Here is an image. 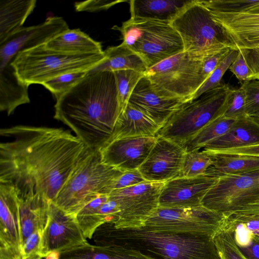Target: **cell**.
<instances>
[{
    "instance_id": "cell-1",
    "label": "cell",
    "mask_w": 259,
    "mask_h": 259,
    "mask_svg": "<svg viewBox=\"0 0 259 259\" xmlns=\"http://www.w3.org/2000/svg\"><path fill=\"white\" fill-rule=\"evenodd\" d=\"M0 136V183L19 198L40 194L54 201L89 149L60 128L19 125L1 128Z\"/></svg>"
},
{
    "instance_id": "cell-2",
    "label": "cell",
    "mask_w": 259,
    "mask_h": 259,
    "mask_svg": "<svg viewBox=\"0 0 259 259\" xmlns=\"http://www.w3.org/2000/svg\"><path fill=\"white\" fill-rule=\"evenodd\" d=\"M121 112L113 72L88 74L56 99L54 118L70 127L90 149L108 142Z\"/></svg>"
},
{
    "instance_id": "cell-3",
    "label": "cell",
    "mask_w": 259,
    "mask_h": 259,
    "mask_svg": "<svg viewBox=\"0 0 259 259\" xmlns=\"http://www.w3.org/2000/svg\"><path fill=\"white\" fill-rule=\"evenodd\" d=\"M92 238L96 245L122 246L153 259H221L209 236L153 231L144 227L117 229L107 222L96 229Z\"/></svg>"
},
{
    "instance_id": "cell-4",
    "label": "cell",
    "mask_w": 259,
    "mask_h": 259,
    "mask_svg": "<svg viewBox=\"0 0 259 259\" xmlns=\"http://www.w3.org/2000/svg\"><path fill=\"white\" fill-rule=\"evenodd\" d=\"M106 58L101 53L69 54L47 48L45 44L18 53L10 64L23 83L42 84L64 74L90 71Z\"/></svg>"
},
{
    "instance_id": "cell-5",
    "label": "cell",
    "mask_w": 259,
    "mask_h": 259,
    "mask_svg": "<svg viewBox=\"0 0 259 259\" xmlns=\"http://www.w3.org/2000/svg\"><path fill=\"white\" fill-rule=\"evenodd\" d=\"M124 172L104 164L99 150L89 149L53 201L67 213L75 215L89 202Z\"/></svg>"
},
{
    "instance_id": "cell-6",
    "label": "cell",
    "mask_w": 259,
    "mask_h": 259,
    "mask_svg": "<svg viewBox=\"0 0 259 259\" xmlns=\"http://www.w3.org/2000/svg\"><path fill=\"white\" fill-rule=\"evenodd\" d=\"M122 42L137 53L149 68L184 52L181 37L171 23L156 20L129 19L120 27Z\"/></svg>"
},
{
    "instance_id": "cell-7",
    "label": "cell",
    "mask_w": 259,
    "mask_h": 259,
    "mask_svg": "<svg viewBox=\"0 0 259 259\" xmlns=\"http://www.w3.org/2000/svg\"><path fill=\"white\" fill-rule=\"evenodd\" d=\"M232 89L225 83L182 105L158 132L160 136L183 146L202 128L222 116Z\"/></svg>"
},
{
    "instance_id": "cell-8",
    "label": "cell",
    "mask_w": 259,
    "mask_h": 259,
    "mask_svg": "<svg viewBox=\"0 0 259 259\" xmlns=\"http://www.w3.org/2000/svg\"><path fill=\"white\" fill-rule=\"evenodd\" d=\"M170 23L181 37L184 52L202 59L225 49L238 50L199 0H193Z\"/></svg>"
},
{
    "instance_id": "cell-9",
    "label": "cell",
    "mask_w": 259,
    "mask_h": 259,
    "mask_svg": "<svg viewBox=\"0 0 259 259\" xmlns=\"http://www.w3.org/2000/svg\"><path fill=\"white\" fill-rule=\"evenodd\" d=\"M202 59L183 52L148 68L145 75L161 96L188 102L206 80Z\"/></svg>"
},
{
    "instance_id": "cell-10",
    "label": "cell",
    "mask_w": 259,
    "mask_h": 259,
    "mask_svg": "<svg viewBox=\"0 0 259 259\" xmlns=\"http://www.w3.org/2000/svg\"><path fill=\"white\" fill-rule=\"evenodd\" d=\"M225 219L223 213L202 205L186 208L158 207L144 227L153 231L213 237L222 228Z\"/></svg>"
},
{
    "instance_id": "cell-11",
    "label": "cell",
    "mask_w": 259,
    "mask_h": 259,
    "mask_svg": "<svg viewBox=\"0 0 259 259\" xmlns=\"http://www.w3.org/2000/svg\"><path fill=\"white\" fill-rule=\"evenodd\" d=\"M257 202L259 169L218 178L203 197L201 204L210 209L228 213Z\"/></svg>"
},
{
    "instance_id": "cell-12",
    "label": "cell",
    "mask_w": 259,
    "mask_h": 259,
    "mask_svg": "<svg viewBox=\"0 0 259 259\" xmlns=\"http://www.w3.org/2000/svg\"><path fill=\"white\" fill-rule=\"evenodd\" d=\"M164 182L145 181L112 191L109 198L117 204L119 213L112 223L117 229L139 228L159 207V198Z\"/></svg>"
},
{
    "instance_id": "cell-13",
    "label": "cell",
    "mask_w": 259,
    "mask_h": 259,
    "mask_svg": "<svg viewBox=\"0 0 259 259\" xmlns=\"http://www.w3.org/2000/svg\"><path fill=\"white\" fill-rule=\"evenodd\" d=\"M76 218L53 202L43 233L44 257L50 252H62L87 243Z\"/></svg>"
},
{
    "instance_id": "cell-14",
    "label": "cell",
    "mask_w": 259,
    "mask_h": 259,
    "mask_svg": "<svg viewBox=\"0 0 259 259\" xmlns=\"http://www.w3.org/2000/svg\"><path fill=\"white\" fill-rule=\"evenodd\" d=\"M69 29L60 17H52L39 24L22 27L0 44V67L11 63L20 52L38 47Z\"/></svg>"
},
{
    "instance_id": "cell-15",
    "label": "cell",
    "mask_w": 259,
    "mask_h": 259,
    "mask_svg": "<svg viewBox=\"0 0 259 259\" xmlns=\"http://www.w3.org/2000/svg\"><path fill=\"white\" fill-rule=\"evenodd\" d=\"M156 137L155 144L139 171L147 181L165 182L179 177L185 150L172 141Z\"/></svg>"
},
{
    "instance_id": "cell-16",
    "label": "cell",
    "mask_w": 259,
    "mask_h": 259,
    "mask_svg": "<svg viewBox=\"0 0 259 259\" xmlns=\"http://www.w3.org/2000/svg\"><path fill=\"white\" fill-rule=\"evenodd\" d=\"M156 140V137H125L113 140L99 150L102 161L122 172L139 169Z\"/></svg>"
},
{
    "instance_id": "cell-17",
    "label": "cell",
    "mask_w": 259,
    "mask_h": 259,
    "mask_svg": "<svg viewBox=\"0 0 259 259\" xmlns=\"http://www.w3.org/2000/svg\"><path fill=\"white\" fill-rule=\"evenodd\" d=\"M218 178L201 175L179 177L164 182L159 198V207H194L202 205L203 197Z\"/></svg>"
},
{
    "instance_id": "cell-18",
    "label": "cell",
    "mask_w": 259,
    "mask_h": 259,
    "mask_svg": "<svg viewBox=\"0 0 259 259\" xmlns=\"http://www.w3.org/2000/svg\"><path fill=\"white\" fill-rule=\"evenodd\" d=\"M186 102L161 96L145 75L133 91L128 104L142 112L161 127L172 114Z\"/></svg>"
},
{
    "instance_id": "cell-19",
    "label": "cell",
    "mask_w": 259,
    "mask_h": 259,
    "mask_svg": "<svg viewBox=\"0 0 259 259\" xmlns=\"http://www.w3.org/2000/svg\"><path fill=\"white\" fill-rule=\"evenodd\" d=\"M0 246L21 250L19 207L16 193L10 186L0 183Z\"/></svg>"
},
{
    "instance_id": "cell-20",
    "label": "cell",
    "mask_w": 259,
    "mask_h": 259,
    "mask_svg": "<svg viewBox=\"0 0 259 259\" xmlns=\"http://www.w3.org/2000/svg\"><path fill=\"white\" fill-rule=\"evenodd\" d=\"M259 145V122L249 115L237 119L222 136L208 143L203 149L219 150Z\"/></svg>"
},
{
    "instance_id": "cell-21",
    "label": "cell",
    "mask_w": 259,
    "mask_h": 259,
    "mask_svg": "<svg viewBox=\"0 0 259 259\" xmlns=\"http://www.w3.org/2000/svg\"><path fill=\"white\" fill-rule=\"evenodd\" d=\"M21 234V247L27 237L37 230L44 231L50 202L40 194L25 198L17 197Z\"/></svg>"
},
{
    "instance_id": "cell-22",
    "label": "cell",
    "mask_w": 259,
    "mask_h": 259,
    "mask_svg": "<svg viewBox=\"0 0 259 259\" xmlns=\"http://www.w3.org/2000/svg\"><path fill=\"white\" fill-rule=\"evenodd\" d=\"M160 128L142 112L127 104L120 112L107 144L125 137H156Z\"/></svg>"
},
{
    "instance_id": "cell-23",
    "label": "cell",
    "mask_w": 259,
    "mask_h": 259,
    "mask_svg": "<svg viewBox=\"0 0 259 259\" xmlns=\"http://www.w3.org/2000/svg\"><path fill=\"white\" fill-rule=\"evenodd\" d=\"M193 0H132L131 18L171 23Z\"/></svg>"
},
{
    "instance_id": "cell-24",
    "label": "cell",
    "mask_w": 259,
    "mask_h": 259,
    "mask_svg": "<svg viewBox=\"0 0 259 259\" xmlns=\"http://www.w3.org/2000/svg\"><path fill=\"white\" fill-rule=\"evenodd\" d=\"M28 87L18 78L10 63L0 67V110L10 115L19 106L29 103Z\"/></svg>"
},
{
    "instance_id": "cell-25",
    "label": "cell",
    "mask_w": 259,
    "mask_h": 259,
    "mask_svg": "<svg viewBox=\"0 0 259 259\" xmlns=\"http://www.w3.org/2000/svg\"><path fill=\"white\" fill-rule=\"evenodd\" d=\"M209 155L212 163L203 175L219 178L259 169V156L249 155L222 154L202 150Z\"/></svg>"
},
{
    "instance_id": "cell-26",
    "label": "cell",
    "mask_w": 259,
    "mask_h": 259,
    "mask_svg": "<svg viewBox=\"0 0 259 259\" xmlns=\"http://www.w3.org/2000/svg\"><path fill=\"white\" fill-rule=\"evenodd\" d=\"M60 259H153L133 249L116 245L98 246L88 242L60 253Z\"/></svg>"
},
{
    "instance_id": "cell-27",
    "label": "cell",
    "mask_w": 259,
    "mask_h": 259,
    "mask_svg": "<svg viewBox=\"0 0 259 259\" xmlns=\"http://www.w3.org/2000/svg\"><path fill=\"white\" fill-rule=\"evenodd\" d=\"M36 3L35 0L0 1V44L23 27Z\"/></svg>"
},
{
    "instance_id": "cell-28",
    "label": "cell",
    "mask_w": 259,
    "mask_h": 259,
    "mask_svg": "<svg viewBox=\"0 0 259 259\" xmlns=\"http://www.w3.org/2000/svg\"><path fill=\"white\" fill-rule=\"evenodd\" d=\"M50 50L69 54L103 53L101 42L79 29H68L45 44Z\"/></svg>"
},
{
    "instance_id": "cell-29",
    "label": "cell",
    "mask_w": 259,
    "mask_h": 259,
    "mask_svg": "<svg viewBox=\"0 0 259 259\" xmlns=\"http://www.w3.org/2000/svg\"><path fill=\"white\" fill-rule=\"evenodd\" d=\"M105 59L88 73L130 69L145 74L148 67L143 59L124 43L110 47L104 51Z\"/></svg>"
},
{
    "instance_id": "cell-30",
    "label": "cell",
    "mask_w": 259,
    "mask_h": 259,
    "mask_svg": "<svg viewBox=\"0 0 259 259\" xmlns=\"http://www.w3.org/2000/svg\"><path fill=\"white\" fill-rule=\"evenodd\" d=\"M212 16L238 50L259 49V22L236 21Z\"/></svg>"
},
{
    "instance_id": "cell-31",
    "label": "cell",
    "mask_w": 259,
    "mask_h": 259,
    "mask_svg": "<svg viewBox=\"0 0 259 259\" xmlns=\"http://www.w3.org/2000/svg\"><path fill=\"white\" fill-rule=\"evenodd\" d=\"M235 120L221 116L205 126L182 147L186 152L200 150L209 142L225 134Z\"/></svg>"
},
{
    "instance_id": "cell-32",
    "label": "cell",
    "mask_w": 259,
    "mask_h": 259,
    "mask_svg": "<svg viewBox=\"0 0 259 259\" xmlns=\"http://www.w3.org/2000/svg\"><path fill=\"white\" fill-rule=\"evenodd\" d=\"M109 199V195L101 194L84 206L76 218L85 238L92 239L96 229L103 224L99 214L101 206Z\"/></svg>"
},
{
    "instance_id": "cell-33",
    "label": "cell",
    "mask_w": 259,
    "mask_h": 259,
    "mask_svg": "<svg viewBox=\"0 0 259 259\" xmlns=\"http://www.w3.org/2000/svg\"><path fill=\"white\" fill-rule=\"evenodd\" d=\"M113 72L122 111L127 105L130 97L136 85L145 74L130 69L117 70Z\"/></svg>"
},
{
    "instance_id": "cell-34",
    "label": "cell",
    "mask_w": 259,
    "mask_h": 259,
    "mask_svg": "<svg viewBox=\"0 0 259 259\" xmlns=\"http://www.w3.org/2000/svg\"><path fill=\"white\" fill-rule=\"evenodd\" d=\"M212 163L210 156L202 150L186 152L180 177L190 178L203 175Z\"/></svg>"
},
{
    "instance_id": "cell-35",
    "label": "cell",
    "mask_w": 259,
    "mask_h": 259,
    "mask_svg": "<svg viewBox=\"0 0 259 259\" xmlns=\"http://www.w3.org/2000/svg\"><path fill=\"white\" fill-rule=\"evenodd\" d=\"M210 12L223 14L247 13L259 0H199Z\"/></svg>"
},
{
    "instance_id": "cell-36",
    "label": "cell",
    "mask_w": 259,
    "mask_h": 259,
    "mask_svg": "<svg viewBox=\"0 0 259 259\" xmlns=\"http://www.w3.org/2000/svg\"><path fill=\"white\" fill-rule=\"evenodd\" d=\"M213 239L221 259H248L237 245L231 228L222 227Z\"/></svg>"
},
{
    "instance_id": "cell-37",
    "label": "cell",
    "mask_w": 259,
    "mask_h": 259,
    "mask_svg": "<svg viewBox=\"0 0 259 259\" xmlns=\"http://www.w3.org/2000/svg\"><path fill=\"white\" fill-rule=\"evenodd\" d=\"M238 54V51L230 50L220 60L209 76L194 95L193 100L197 99L205 92L219 86L226 71Z\"/></svg>"
},
{
    "instance_id": "cell-38",
    "label": "cell",
    "mask_w": 259,
    "mask_h": 259,
    "mask_svg": "<svg viewBox=\"0 0 259 259\" xmlns=\"http://www.w3.org/2000/svg\"><path fill=\"white\" fill-rule=\"evenodd\" d=\"M89 71L70 72L51 79L42 85L50 91L57 99L70 89L88 73Z\"/></svg>"
},
{
    "instance_id": "cell-39",
    "label": "cell",
    "mask_w": 259,
    "mask_h": 259,
    "mask_svg": "<svg viewBox=\"0 0 259 259\" xmlns=\"http://www.w3.org/2000/svg\"><path fill=\"white\" fill-rule=\"evenodd\" d=\"M247 115L245 98L242 89H232L225 111L222 116L227 119L237 120Z\"/></svg>"
},
{
    "instance_id": "cell-40",
    "label": "cell",
    "mask_w": 259,
    "mask_h": 259,
    "mask_svg": "<svg viewBox=\"0 0 259 259\" xmlns=\"http://www.w3.org/2000/svg\"><path fill=\"white\" fill-rule=\"evenodd\" d=\"M43 233L37 230L26 238L21 247L22 259H44Z\"/></svg>"
},
{
    "instance_id": "cell-41",
    "label": "cell",
    "mask_w": 259,
    "mask_h": 259,
    "mask_svg": "<svg viewBox=\"0 0 259 259\" xmlns=\"http://www.w3.org/2000/svg\"><path fill=\"white\" fill-rule=\"evenodd\" d=\"M146 181L139 169L124 172L114 179L104 189V194L109 195L112 191L133 186Z\"/></svg>"
},
{
    "instance_id": "cell-42",
    "label": "cell",
    "mask_w": 259,
    "mask_h": 259,
    "mask_svg": "<svg viewBox=\"0 0 259 259\" xmlns=\"http://www.w3.org/2000/svg\"><path fill=\"white\" fill-rule=\"evenodd\" d=\"M240 87L245 95L247 115L259 112V80L244 81Z\"/></svg>"
},
{
    "instance_id": "cell-43",
    "label": "cell",
    "mask_w": 259,
    "mask_h": 259,
    "mask_svg": "<svg viewBox=\"0 0 259 259\" xmlns=\"http://www.w3.org/2000/svg\"><path fill=\"white\" fill-rule=\"evenodd\" d=\"M124 1L108 0H89L83 2H75L74 4L75 9L77 12H94L106 10L114 5Z\"/></svg>"
},
{
    "instance_id": "cell-44",
    "label": "cell",
    "mask_w": 259,
    "mask_h": 259,
    "mask_svg": "<svg viewBox=\"0 0 259 259\" xmlns=\"http://www.w3.org/2000/svg\"><path fill=\"white\" fill-rule=\"evenodd\" d=\"M225 221L230 222H241L252 235V238L259 241V217L245 216L234 214H224Z\"/></svg>"
},
{
    "instance_id": "cell-45",
    "label": "cell",
    "mask_w": 259,
    "mask_h": 259,
    "mask_svg": "<svg viewBox=\"0 0 259 259\" xmlns=\"http://www.w3.org/2000/svg\"><path fill=\"white\" fill-rule=\"evenodd\" d=\"M229 69L240 81H249L252 75L251 70L239 51H238L237 56L230 66Z\"/></svg>"
},
{
    "instance_id": "cell-46",
    "label": "cell",
    "mask_w": 259,
    "mask_h": 259,
    "mask_svg": "<svg viewBox=\"0 0 259 259\" xmlns=\"http://www.w3.org/2000/svg\"><path fill=\"white\" fill-rule=\"evenodd\" d=\"M247 63L252 75L249 80H259V49L238 50Z\"/></svg>"
},
{
    "instance_id": "cell-47",
    "label": "cell",
    "mask_w": 259,
    "mask_h": 259,
    "mask_svg": "<svg viewBox=\"0 0 259 259\" xmlns=\"http://www.w3.org/2000/svg\"><path fill=\"white\" fill-rule=\"evenodd\" d=\"M203 150L222 154L249 155L259 156V145L219 150Z\"/></svg>"
},
{
    "instance_id": "cell-48",
    "label": "cell",
    "mask_w": 259,
    "mask_h": 259,
    "mask_svg": "<svg viewBox=\"0 0 259 259\" xmlns=\"http://www.w3.org/2000/svg\"><path fill=\"white\" fill-rule=\"evenodd\" d=\"M210 12L212 16L229 20L259 22V14H251L245 13L223 14L211 12Z\"/></svg>"
},
{
    "instance_id": "cell-49",
    "label": "cell",
    "mask_w": 259,
    "mask_h": 259,
    "mask_svg": "<svg viewBox=\"0 0 259 259\" xmlns=\"http://www.w3.org/2000/svg\"><path fill=\"white\" fill-rule=\"evenodd\" d=\"M238 247L248 259H259V241L252 238L248 245Z\"/></svg>"
},
{
    "instance_id": "cell-50",
    "label": "cell",
    "mask_w": 259,
    "mask_h": 259,
    "mask_svg": "<svg viewBox=\"0 0 259 259\" xmlns=\"http://www.w3.org/2000/svg\"><path fill=\"white\" fill-rule=\"evenodd\" d=\"M0 259H22L21 250L12 247L0 246Z\"/></svg>"
},
{
    "instance_id": "cell-51",
    "label": "cell",
    "mask_w": 259,
    "mask_h": 259,
    "mask_svg": "<svg viewBox=\"0 0 259 259\" xmlns=\"http://www.w3.org/2000/svg\"><path fill=\"white\" fill-rule=\"evenodd\" d=\"M225 214H234L259 217V202L249 204L235 212Z\"/></svg>"
},
{
    "instance_id": "cell-52",
    "label": "cell",
    "mask_w": 259,
    "mask_h": 259,
    "mask_svg": "<svg viewBox=\"0 0 259 259\" xmlns=\"http://www.w3.org/2000/svg\"><path fill=\"white\" fill-rule=\"evenodd\" d=\"M60 252L57 251L50 252L44 259H60Z\"/></svg>"
},
{
    "instance_id": "cell-53",
    "label": "cell",
    "mask_w": 259,
    "mask_h": 259,
    "mask_svg": "<svg viewBox=\"0 0 259 259\" xmlns=\"http://www.w3.org/2000/svg\"><path fill=\"white\" fill-rule=\"evenodd\" d=\"M250 116L253 117L255 120H256L257 122H259V112H257Z\"/></svg>"
},
{
    "instance_id": "cell-54",
    "label": "cell",
    "mask_w": 259,
    "mask_h": 259,
    "mask_svg": "<svg viewBox=\"0 0 259 259\" xmlns=\"http://www.w3.org/2000/svg\"></svg>"
}]
</instances>
